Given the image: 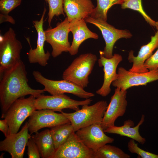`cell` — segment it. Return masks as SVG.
Segmentation results:
<instances>
[{"instance_id":"14","label":"cell","mask_w":158,"mask_h":158,"mask_svg":"<svg viewBox=\"0 0 158 158\" xmlns=\"http://www.w3.org/2000/svg\"><path fill=\"white\" fill-rule=\"evenodd\" d=\"M95 152L87 147L73 132L52 158H94Z\"/></svg>"},{"instance_id":"19","label":"cell","mask_w":158,"mask_h":158,"mask_svg":"<svg viewBox=\"0 0 158 158\" xmlns=\"http://www.w3.org/2000/svg\"><path fill=\"white\" fill-rule=\"evenodd\" d=\"M69 29L73 35V40L68 52L72 56L77 54L80 44L85 40L89 39H98L96 33L88 28L84 19L74 20L69 24Z\"/></svg>"},{"instance_id":"16","label":"cell","mask_w":158,"mask_h":158,"mask_svg":"<svg viewBox=\"0 0 158 158\" xmlns=\"http://www.w3.org/2000/svg\"><path fill=\"white\" fill-rule=\"evenodd\" d=\"M47 9L44 8L41 18L39 20L33 21V25L37 32V37L36 48L31 47L28 53V59L31 63H37L42 66H46L50 56L48 51L46 52L44 50V42L46 38L43 28L44 19Z\"/></svg>"},{"instance_id":"11","label":"cell","mask_w":158,"mask_h":158,"mask_svg":"<svg viewBox=\"0 0 158 158\" xmlns=\"http://www.w3.org/2000/svg\"><path fill=\"white\" fill-rule=\"evenodd\" d=\"M70 122L61 113L49 109L36 110L29 117L28 121L29 131L31 134L44 128H52Z\"/></svg>"},{"instance_id":"22","label":"cell","mask_w":158,"mask_h":158,"mask_svg":"<svg viewBox=\"0 0 158 158\" xmlns=\"http://www.w3.org/2000/svg\"><path fill=\"white\" fill-rule=\"evenodd\" d=\"M37 144L40 156L42 158H52L56 149L49 129L37 132L31 136Z\"/></svg>"},{"instance_id":"29","label":"cell","mask_w":158,"mask_h":158,"mask_svg":"<svg viewBox=\"0 0 158 158\" xmlns=\"http://www.w3.org/2000/svg\"><path fill=\"white\" fill-rule=\"evenodd\" d=\"M22 0H0L1 14L7 15L20 5Z\"/></svg>"},{"instance_id":"4","label":"cell","mask_w":158,"mask_h":158,"mask_svg":"<svg viewBox=\"0 0 158 158\" xmlns=\"http://www.w3.org/2000/svg\"><path fill=\"white\" fill-rule=\"evenodd\" d=\"M36 98L32 95L26 98H20L14 102L1 115V118L5 119L8 124L9 134L17 133L24 121L36 110Z\"/></svg>"},{"instance_id":"18","label":"cell","mask_w":158,"mask_h":158,"mask_svg":"<svg viewBox=\"0 0 158 158\" xmlns=\"http://www.w3.org/2000/svg\"><path fill=\"white\" fill-rule=\"evenodd\" d=\"M158 47V32L157 31L154 36H151L150 42L141 47L137 56H134L133 51L129 52L128 59L129 62L133 63V65L129 71L138 73L148 71L144 66L145 62Z\"/></svg>"},{"instance_id":"7","label":"cell","mask_w":158,"mask_h":158,"mask_svg":"<svg viewBox=\"0 0 158 158\" xmlns=\"http://www.w3.org/2000/svg\"><path fill=\"white\" fill-rule=\"evenodd\" d=\"M92 101L90 98L82 101L75 100L64 94L51 96L41 95L36 98L35 105L36 110L49 109L61 112L66 109L77 111L79 109L80 106L89 105Z\"/></svg>"},{"instance_id":"13","label":"cell","mask_w":158,"mask_h":158,"mask_svg":"<svg viewBox=\"0 0 158 158\" xmlns=\"http://www.w3.org/2000/svg\"><path fill=\"white\" fill-rule=\"evenodd\" d=\"M75 133L80 140L94 152L104 145L114 141L113 138L106 135L100 124H94L80 128Z\"/></svg>"},{"instance_id":"17","label":"cell","mask_w":158,"mask_h":158,"mask_svg":"<svg viewBox=\"0 0 158 158\" xmlns=\"http://www.w3.org/2000/svg\"><path fill=\"white\" fill-rule=\"evenodd\" d=\"M122 60V56L118 54H114L110 58H107L100 54L98 63L99 66L103 67L104 79L102 87L96 91L97 94L105 97L110 93L111 85L117 78L116 68Z\"/></svg>"},{"instance_id":"8","label":"cell","mask_w":158,"mask_h":158,"mask_svg":"<svg viewBox=\"0 0 158 158\" xmlns=\"http://www.w3.org/2000/svg\"><path fill=\"white\" fill-rule=\"evenodd\" d=\"M86 22L91 23L101 31L105 40V46L103 51H100L99 54L107 58L113 56V51L115 42L121 38H129L132 36L127 30H119L109 24L107 21L94 19L90 16L85 18Z\"/></svg>"},{"instance_id":"33","label":"cell","mask_w":158,"mask_h":158,"mask_svg":"<svg viewBox=\"0 0 158 158\" xmlns=\"http://www.w3.org/2000/svg\"><path fill=\"white\" fill-rule=\"evenodd\" d=\"M8 22L12 24H15V21L13 18L8 15H5L0 13V24Z\"/></svg>"},{"instance_id":"2","label":"cell","mask_w":158,"mask_h":158,"mask_svg":"<svg viewBox=\"0 0 158 158\" xmlns=\"http://www.w3.org/2000/svg\"><path fill=\"white\" fill-rule=\"evenodd\" d=\"M108 105L106 101L101 100L91 105H84L73 112L61 113L69 120L75 132L92 124H101Z\"/></svg>"},{"instance_id":"23","label":"cell","mask_w":158,"mask_h":158,"mask_svg":"<svg viewBox=\"0 0 158 158\" xmlns=\"http://www.w3.org/2000/svg\"><path fill=\"white\" fill-rule=\"evenodd\" d=\"M50 133L56 150L64 144L74 132L70 122L51 128Z\"/></svg>"},{"instance_id":"1","label":"cell","mask_w":158,"mask_h":158,"mask_svg":"<svg viewBox=\"0 0 158 158\" xmlns=\"http://www.w3.org/2000/svg\"><path fill=\"white\" fill-rule=\"evenodd\" d=\"M0 77L1 115L18 99L28 95L37 98L45 92L44 89H35L29 86L25 65L21 60L5 71Z\"/></svg>"},{"instance_id":"26","label":"cell","mask_w":158,"mask_h":158,"mask_svg":"<svg viewBox=\"0 0 158 158\" xmlns=\"http://www.w3.org/2000/svg\"><path fill=\"white\" fill-rule=\"evenodd\" d=\"M121 5L122 9L129 8L138 12L150 25L155 27L156 22L151 19L143 10L142 0H123Z\"/></svg>"},{"instance_id":"15","label":"cell","mask_w":158,"mask_h":158,"mask_svg":"<svg viewBox=\"0 0 158 158\" xmlns=\"http://www.w3.org/2000/svg\"><path fill=\"white\" fill-rule=\"evenodd\" d=\"M28 122L20 130L10 134L0 142V151L8 152L12 158H23L28 141L31 137L28 133Z\"/></svg>"},{"instance_id":"10","label":"cell","mask_w":158,"mask_h":158,"mask_svg":"<svg viewBox=\"0 0 158 158\" xmlns=\"http://www.w3.org/2000/svg\"><path fill=\"white\" fill-rule=\"evenodd\" d=\"M69 24L66 17L63 21L58 23L55 27L44 31L46 41L51 46V55L54 58L63 52H68L71 46L68 40V35L70 32Z\"/></svg>"},{"instance_id":"32","label":"cell","mask_w":158,"mask_h":158,"mask_svg":"<svg viewBox=\"0 0 158 158\" xmlns=\"http://www.w3.org/2000/svg\"><path fill=\"white\" fill-rule=\"evenodd\" d=\"M0 130L3 133L5 137L9 134V127L5 119L0 120Z\"/></svg>"},{"instance_id":"25","label":"cell","mask_w":158,"mask_h":158,"mask_svg":"<svg viewBox=\"0 0 158 158\" xmlns=\"http://www.w3.org/2000/svg\"><path fill=\"white\" fill-rule=\"evenodd\" d=\"M130 156L119 148L106 144L95 152L94 158H130Z\"/></svg>"},{"instance_id":"12","label":"cell","mask_w":158,"mask_h":158,"mask_svg":"<svg viewBox=\"0 0 158 158\" xmlns=\"http://www.w3.org/2000/svg\"><path fill=\"white\" fill-rule=\"evenodd\" d=\"M127 93L126 90H123L118 88L115 89L101 124L104 130L115 125L117 119L124 114L127 105Z\"/></svg>"},{"instance_id":"9","label":"cell","mask_w":158,"mask_h":158,"mask_svg":"<svg viewBox=\"0 0 158 158\" xmlns=\"http://www.w3.org/2000/svg\"><path fill=\"white\" fill-rule=\"evenodd\" d=\"M116 79L112 83L113 86L123 90L133 86L146 85L158 80V68L145 73L132 72L122 67L118 68Z\"/></svg>"},{"instance_id":"24","label":"cell","mask_w":158,"mask_h":158,"mask_svg":"<svg viewBox=\"0 0 158 158\" xmlns=\"http://www.w3.org/2000/svg\"><path fill=\"white\" fill-rule=\"evenodd\" d=\"M97 6L94 9L90 16L97 20L107 21V13L114 5L121 4L123 0H96Z\"/></svg>"},{"instance_id":"21","label":"cell","mask_w":158,"mask_h":158,"mask_svg":"<svg viewBox=\"0 0 158 158\" xmlns=\"http://www.w3.org/2000/svg\"><path fill=\"white\" fill-rule=\"evenodd\" d=\"M145 118V115L142 114L140 120L135 127H133L134 122L130 119H128L124 122L123 126H118L114 125L107 128L104 130V132L105 133L117 134L121 136L127 137L143 145L145 143L146 140L140 135L139 128L144 122Z\"/></svg>"},{"instance_id":"30","label":"cell","mask_w":158,"mask_h":158,"mask_svg":"<svg viewBox=\"0 0 158 158\" xmlns=\"http://www.w3.org/2000/svg\"><path fill=\"white\" fill-rule=\"evenodd\" d=\"M26 146L28 147L27 154L29 158H40L38 147L31 137L28 140Z\"/></svg>"},{"instance_id":"20","label":"cell","mask_w":158,"mask_h":158,"mask_svg":"<svg viewBox=\"0 0 158 158\" xmlns=\"http://www.w3.org/2000/svg\"><path fill=\"white\" fill-rule=\"evenodd\" d=\"M95 7L91 0H63V8L69 22L90 16Z\"/></svg>"},{"instance_id":"34","label":"cell","mask_w":158,"mask_h":158,"mask_svg":"<svg viewBox=\"0 0 158 158\" xmlns=\"http://www.w3.org/2000/svg\"><path fill=\"white\" fill-rule=\"evenodd\" d=\"M155 27H156L157 30V31L158 32V21L156 22Z\"/></svg>"},{"instance_id":"27","label":"cell","mask_w":158,"mask_h":158,"mask_svg":"<svg viewBox=\"0 0 158 158\" xmlns=\"http://www.w3.org/2000/svg\"><path fill=\"white\" fill-rule=\"evenodd\" d=\"M48 4L49 11L48 13V22L50 26L54 16L61 15L65 16L63 8V0H45Z\"/></svg>"},{"instance_id":"3","label":"cell","mask_w":158,"mask_h":158,"mask_svg":"<svg viewBox=\"0 0 158 158\" xmlns=\"http://www.w3.org/2000/svg\"><path fill=\"white\" fill-rule=\"evenodd\" d=\"M96 56L90 53L75 58L63 73L62 78L84 88L89 83V77L97 61Z\"/></svg>"},{"instance_id":"28","label":"cell","mask_w":158,"mask_h":158,"mask_svg":"<svg viewBox=\"0 0 158 158\" xmlns=\"http://www.w3.org/2000/svg\"><path fill=\"white\" fill-rule=\"evenodd\" d=\"M135 140L131 139L128 143V150L130 152L136 153L142 158H158V154H154L141 149Z\"/></svg>"},{"instance_id":"6","label":"cell","mask_w":158,"mask_h":158,"mask_svg":"<svg viewBox=\"0 0 158 158\" xmlns=\"http://www.w3.org/2000/svg\"><path fill=\"white\" fill-rule=\"evenodd\" d=\"M32 75L36 81L44 86L45 92H48L51 95L68 93L86 99L95 95L94 93L86 91L82 87L68 80H50L44 77L37 71H33Z\"/></svg>"},{"instance_id":"5","label":"cell","mask_w":158,"mask_h":158,"mask_svg":"<svg viewBox=\"0 0 158 158\" xmlns=\"http://www.w3.org/2000/svg\"><path fill=\"white\" fill-rule=\"evenodd\" d=\"M22 46L16 37L14 30L10 28L0 40V75L10 68L20 59Z\"/></svg>"},{"instance_id":"31","label":"cell","mask_w":158,"mask_h":158,"mask_svg":"<svg viewBox=\"0 0 158 158\" xmlns=\"http://www.w3.org/2000/svg\"><path fill=\"white\" fill-rule=\"evenodd\" d=\"M144 65L149 71L158 68V47L155 53L145 61Z\"/></svg>"}]
</instances>
